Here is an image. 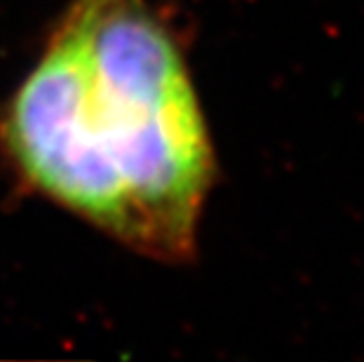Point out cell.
<instances>
[{"label":"cell","instance_id":"obj_1","mask_svg":"<svg viewBox=\"0 0 364 362\" xmlns=\"http://www.w3.org/2000/svg\"><path fill=\"white\" fill-rule=\"evenodd\" d=\"M5 142L48 198L151 259L198 252L216 156L179 45L146 0H71Z\"/></svg>","mask_w":364,"mask_h":362}]
</instances>
